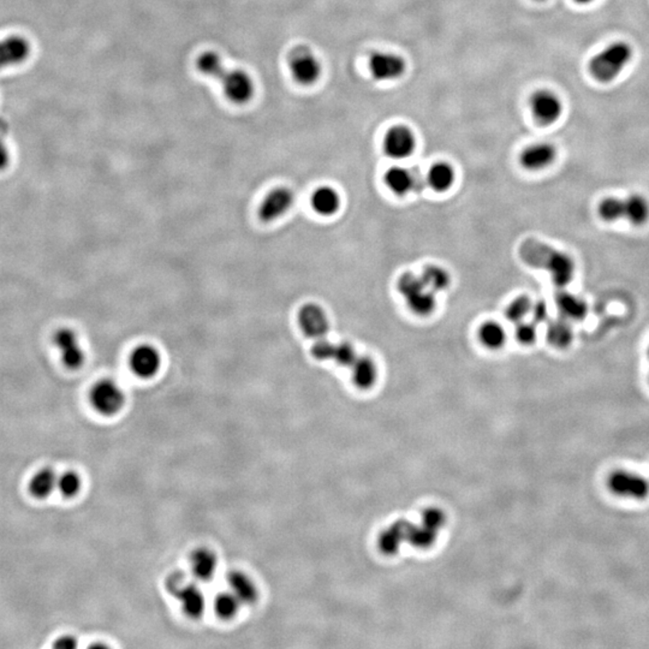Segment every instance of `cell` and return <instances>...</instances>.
Returning a JSON list of instances; mask_svg holds the SVG:
<instances>
[{
  "label": "cell",
  "mask_w": 649,
  "mask_h": 649,
  "mask_svg": "<svg viewBox=\"0 0 649 649\" xmlns=\"http://www.w3.org/2000/svg\"><path fill=\"white\" fill-rule=\"evenodd\" d=\"M370 70L375 81H395L407 70V63L401 55L390 52H377L370 59Z\"/></svg>",
  "instance_id": "10"
},
{
  "label": "cell",
  "mask_w": 649,
  "mask_h": 649,
  "mask_svg": "<svg viewBox=\"0 0 649 649\" xmlns=\"http://www.w3.org/2000/svg\"><path fill=\"white\" fill-rule=\"evenodd\" d=\"M455 183V171L450 163H436L427 175V184L434 191L444 193Z\"/></svg>",
  "instance_id": "25"
},
{
  "label": "cell",
  "mask_w": 649,
  "mask_h": 649,
  "mask_svg": "<svg viewBox=\"0 0 649 649\" xmlns=\"http://www.w3.org/2000/svg\"><path fill=\"white\" fill-rule=\"evenodd\" d=\"M532 302L527 296H521L506 308V318L513 323H520L532 311Z\"/></svg>",
  "instance_id": "34"
},
{
  "label": "cell",
  "mask_w": 649,
  "mask_h": 649,
  "mask_svg": "<svg viewBox=\"0 0 649 649\" xmlns=\"http://www.w3.org/2000/svg\"><path fill=\"white\" fill-rule=\"evenodd\" d=\"M631 58L633 48L629 43L617 41L605 47L603 51L593 57L589 63V70L598 81L608 83L622 74Z\"/></svg>",
  "instance_id": "2"
},
{
  "label": "cell",
  "mask_w": 649,
  "mask_h": 649,
  "mask_svg": "<svg viewBox=\"0 0 649 649\" xmlns=\"http://www.w3.org/2000/svg\"><path fill=\"white\" fill-rule=\"evenodd\" d=\"M626 215L624 219L635 226H641L649 220L648 200L640 194H633L624 198Z\"/></svg>",
  "instance_id": "23"
},
{
  "label": "cell",
  "mask_w": 649,
  "mask_h": 649,
  "mask_svg": "<svg viewBox=\"0 0 649 649\" xmlns=\"http://www.w3.org/2000/svg\"><path fill=\"white\" fill-rule=\"evenodd\" d=\"M405 299L412 311L420 316H427L436 309V297L427 286L412 292V295L407 296Z\"/></svg>",
  "instance_id": "26"
},
{
  "label": "cell",
  "mask_w": 649,
  "mask_h": 649,
  "mask_svg": "<svg viewBox=\"0 0 649 649\" xmlns=\"http://www.w3.org/2000/svg\"><path fill=\"white\" fill-rule=\"evenodd\" d=\"M161 365L159 351L152 345H141L130 356V367L137 377L148 379L156 375Z\"/></svg>",
  "instance_id": "16"
},
{
  "label": "cell",
  "mask_w": 649,
  "mask_h": 649,
  "mask_svg": "<svg viewBox=\"0 0 649 649\" xmlns=\"http://www.w3.org/2000/svg\"><path fill=\"white\" fill-rule=\"evenodd\" d=\"M191 572L200 581H210L218 568V558L210 548L195 549L191 557Z\"/></svg>",
  "instance_id": "18"
},
{
  "label": "cell",
  "mask_w": 649,
  "mask_h": 649,
  "mask_svg": "<svg viewBox=\"0 0 649 649\" xmlns=\"http://www.w3.org/2000/svg\"><path fill=\"white\" fill-rule=\"evenodd\" d=\"M81 478L75 471H65L58 476L57 490L63 497L73 498L81 490Z\"/></svg>",
  "instance_id": "33"
},
{
  "label": "cell",
  "mask_w": 649,
  "mask_h": 649,
  "mask_svg": "<svg viewBox=\"0 0 649 649\" xmlns=\"http://www.w3.org/2000/svg\"><path fill=\"white\" fill-rule=\"evenodd\" d=\"M198 70L203 75L212 78H220L225 73L226 69L222 63V59L217 52L207 51L200 55L198 59Z\"/></svg>",
  "instance_id": "30"
},
{
  "label": "cell",
  "mask_w": 649,
  "mask_h": 649,
  "mask_svg": "<svg viewBox=\"0 0 649 649\" xmlns=\"http://www.w3.org/2000/svg\"><path fill=\"white\" fill-rule=\"evenodd\" d=\"M168 589L182 606L184 613L191 618H198L203 616L206 606V600L203 591L191 582H186L179 575L168 579Z\"/></svg>",
  "instance_id": "3"
},
{
  "label": "cell",
  "mask_w": 649,
  "mask_h": 649,
  "mask_svg": "<svg viewBox=\"0 0 649 649\" xmlns=\"http://www.w3.org/2000/svg\"><path fill=\"white\" fill-rule=\"evenodd\" d=\"M227 584H229L230 591H232L236 598L241 601V604L250 605L257 600L259 591H257V584H254L253 579H250L247 574L242 572H230L227 575Z\"/></svg>",
  "instance_id": "19"
},
{
  "label": "cell",
  "mask_w": 649,
  "mask_h": 649,
  "mask_svg": "<svg viewBox=\"0 0 649 649\" xmlns=\"http://www.w3.org/2000/svg\"><path fill=\"white\" fill-rule=\"evenodd\" d=\"M11 163V152L8 144L0 140V171H4Z\"/></svg>",
  "instance_id": "40"
},
{
  "label": "cell",
  "mask_w": 649,
  "mask_h": 649,
  "mask_svg": "<svg viewBox=\"0 0 649 649\" xmlns=\"http://www.w3.org/2000/svg\"><path fill=\"white\" fill-rule=\"evenodd\" d=\"M547 340L551 345L557 349H567L574 342V330L572 323L567 319L553 320L548 323Z\"/></svg>",
  "instance_id": "22"
},
{
  "label": "cell",
  "mask_w": 649,
  "mask_h": 649,
  "mask_svg": "<svg viewBox=\"0 0 649 649\" xmlns=\"http://www.w3.org/2000/svg\"><path fill=\"white\" fill-rule=\"evenodd\" d=\"M576 1L579 3V4H588V3H591L593 0H576Z\"/></svg>",
  "instance_id": "42"
},
{
  "label": "cell",
  "mask_w": 649,
  "mask_h": 649,
  "mask_svg": "<svg viewBox=\"0 0 649 649\" xmlns=\"http://www.w3.org/2000/svg\"><path fill=\"white\" fill-rule=\"evenodd\" d=\"M648 356H649V346H648Z\"/></svg>",
  "instance_id": "43"
},
{
  "label": "cell",
  "mask_w": 649,
  "mask_h": 649,
  "mask_svg": "<svg viewBox=\"0 0 649 649\" xmlns=\"http://www.w3.org/2000/svg\"><path fill=\"white\" fill-rule=\"evenodd\" d=\"M386 186L395 194L403 196L414 189V170L393 166L385 173Z\"/></svg>",
  "instance_id": "21"
},
{
  "label": "cell",
  "mask_w": 649,
  "mask_h": 649,
  "mask_svg": "<svg viewBox=\"0 0 649 649\" xmlns=\"http://www.w3.org/2000/svg\"><path fill=\"white\" fill-rule=\"evenodd\" d=\"M242 604L232 591L220 593L214 599V611L222 619H230L237 614Z\"/></svg>",
  "instance_id": "32"
},
{
  "label": "cell",
  "mask_w": 649,
  "mask_h": 649,
  "mask_svg": "<svg viewBox=\"0 0 649 649\" xmlns=\"http://www.w3.org/2000/svg\"><path fill=\"white\" fill-rule=\"evenodd\" d=\"M335 350L336 344H332L330 340H327L323 337V338L316 339V342L311 348V354L316 360L326 361V360H333Z\"/></svg>",
  "instance_id": "37"
},
{
  "label": "cell",
  "mask_w": 649,
  "mask_h": 649,
  "mask_svg": "<svg viewBox=\"0 0 649 649\" xmlns=\"http://www.w3.org/2000/svg\"><path fill=\"white\" fill-rule=\"evenodd\" d=\"M518 254L522 261L532 269L547 271L558 288H565L574 280L575 261L569 254L553 248L552 245L535 238H527L520 245Z\"/></svg>",
  "instance_id": "1"
},
{
  "label": "cell",
  "mask_w": 649,
  "mask_h": 649,
  "mask_svg": "<svg viewBox=\"0 0 649 649\" xmlns=\"http://www.w3.org/2000/svg\"><path fill=\"white\" fill-rule=\"evenodd\" d=\"M77 638H75V636H71V635H65V636L59 638L55 642L53 647L57 649H75L77 648Z\"/></svg>",
  "instance_id": "41"
},
{
  "label": "cell",
  "mask_w": 649,
  "mask_h": 649,
  "mask_svg": "<svg viewBox=\"0 0 649 649\" xmlns=\"http://www.w3.org/2000/svg\"><path fill=\"white\" fill-rule=\"evenodd\" d=\"M58 476L55 471L50 468H45L38 471L29 481V492L33 497L38 499H45L57 488Z\"/></svg>",
  "instance_id": "24"
},
{
  "label": "cell",
  "mask_w": 649,
  "mask_h": 649,
  "mask_svg": "<svg viewBox=\"0 0 649 649\" xmlns=\"http://www.w3.org/2000/svg\"><path fill=\"white\" fill-rule=\"evenodd\" d=\"M292 77L299 85L311 86L321 76V63L307 47H299L289 58Z\"/></svg>",
  "instance_id": "5"
},
{
  "label": "cell",
  "mask_w": 649,
  "mask_h": 649,
  "mask_svg": "<svg viewBox=\"0 0 649 649\" xmlns=\"http://www.w3.org/2000/svg\"><path fill=\"white\" fill-rule=\"evenodd\" d=\"M424 288H426V284L422 278L415 276L412 273H405L398 280V290L404 297Z\"/></svg>",
  "instance_id": "35"
},
{
  "label": "cell",
  "mask_w": 649,
  "mask_h": 649,
  "mask_svg": "<svg viewBox=\"0 0 649 649\" xmlns=\"http://www.w3.org/2000/svg\"><path fill=\"white\" fill-rule=\"evenodd\" d=\"M299 326L309 338H323L328 332V319L323 308L316 304H306L299 313Z\"/></svg>",
  "instance_id": "14"
},
{
  "label": "cell",
  "mask_w": 649,
  "mask_h": 649,
  "mask_svg": "<svg viewBox=\"0 0 649 649\" xmlns=\"http://www.w3.org/2000/svg\"><path fill=\"white\" fill-rule=\"evenodd\" d=\"M294 203V194L288 188H277L266 195L259 208V215L264 222H273L284 215Z\"/></svg>",
  "instance_id": "13"
},
{
  "label": "cell",
  "mask_w": 649,
  "mask_h": 649,
  "mask_svg": "<svg viewBox=\"0 0 649 649\" xmlns=\"http://www.w3.org/2000/svg\"><path fill=\"white\" fill-rule=\"evenodd\" d=\"M530 313H532L534 323L537 325V323H546V320L548 319L547 304L544 301H537L535 304H532Z\"/></svg>",
  "instance_id": "39"
},
{
  "label": "cell",
  "mask_w": 649,
  "mask_h": 649,
  "mask_svg": "<svg viewBox=\"0 0 649 649\" xmlns=\"http://www.w3.org/2000/svg\"><path fill=\"white\" fill-rule=\"evenodd\" d=\"M31 53V41L26 36H9L0 39V71L20 65Z\"/></svg>",
  "instance_id": "12"
},
{
  "label": "cell",
  "mask_w": 649,
  "mask_h": 649,
  "mask_svg": "<svg viewBox=\"0 0 649 649\" xmlns=\"http://www.w3.org/2000/svg\"><path fill=\"white\" fill-rule=\"evenodd\" d=\"M424 284L431 291H443L450 285V276L445 269L438 266H427L424 267L422 276Z\"/></svg>",
  "instance_id": "31"
},
{
  "label": "cell",
  "mask_w": 649,
  "mask_h": 649,
  "mask_svg": "<svg viewBox=\"0 0 649 649\" xmlns=\"http://www.w3.org/2000/svg\"><path fill=\"white\" fill-rule=\"evenodd\" d=\"M356 354H355L354 348L348 344V343H340V344H337L336 345L335 356H333V360H335L337 363L342 365H353L354 362L356 361Z\"/></svg>",
  "instance_id": "38"
},
{
  "label": "cell",
  "mask_w": 649,
  "mask_h": 649,
  "mask_svg": "<svg viewBox=\"0 0 649 649\" xmlns=\"http://www.w3.org/2000/svg\"><path fill=\"white\" fill-rule=\"evenodd\" d=\"M353 367V379L355 384L362 389L373 386L377 379V368L374 362L368 358H356Z\"/></svg>",
  "instance_id": "27"
},
{
  "label": "cell",
  "mask_w": 649,
  "mask_h": 649,
  "mask_svg": "<svg viewBox=\"0 0 649 649\" xmlns=\"http://www.w3.org/2000/svg\"><path fill=\"white\" fill-rule=\"evenodd\" d=\"M532 116L540 124H552L559 119L563 112V104L552 90H541L530 97Z\"/></svg>",
  "instance_id": "9"
},
{
  "label": "cell",
  "mask_w": 649,
  "mask_h": 649,
  "mask_svg": "<svg viewBox=\"0 0 649 649\" xmlns=\"http://www.w3.org/2000/svg\"><path fill=\"white\" fill-rule=\"evenodd\" d=\"M416 147V139L412 129L396 125L389 129L384 139V151L392 159L401 160L412 156Z\"/></svg>",
  "instance_id": "11"
},
{
  "label": "cell",
  "mask_w": 649,
  "mask_h": 649,
  "mask_svg": "<svg viewBox=\"0 0 649 649\" xmlns=\"http://www.w3.org/2000/svg\"><path fill=\"white\" fill-rule=\"evenodd\" d=\"M340 198L337 191L331 187H320L311 196V207L320 215H333L339 210Z\"/></svg>",
  "instance_id": "20"
},
{
  "label": "cell",
  "mask_w": 649,
  "mask_h": 649,
  "mask_svg": "<svg viewBox=\"0 0 649 649\" xmlns=\"http://www.w3.org/2000/svg\"><path fill=\"white\" fill-rule=\"evenodd\" d=\"M516 338L522 345H532L537 338V323L525 321L517 323Z\"/></svg>",
  "instance_id": "36"
},
{
  "label": "cell",
  "mask_w": 649,
  "mask_h": 649,
  "mask_svg": "<svg viewBox=\"0 0 649 649\" xmlns=\"http://www.w3.org/2000/svg\"><path fill=\"white\" fill-rule=\"evenodd\" d=\"M557 149L547 142L530 144L523 149L520 156V163L528 171H540L548 168L556 160Z\"/></svg>",
  "instance_id": "15"
},
{
  "label": "cell",
  "mask_w": 649,
  "mask_h": 649,
  "mask_svg": "<svg viewBox=\"0 0 649 649\" xmlns=\"http://www.w3.org/2000/svg\"><path fill=\"white\" fill-rule=\"evenodd\" d=\"M607 486L612 493L629 499H645L649 494V481L642 475L633 471H614L608 478Z\"/></svg>",
  "instance_id": "8"
},
{
  "label": "cell",
  "mask_w": 649,
  "mask_h": 649,
  "mask_svg": "<svg viewBox=\"0 0 649 649\" xmlns=\"http://www.w3.org/2000/svg\"><path fill=\"white\" fill-rule=\"evenodd\" d=\"M222 83V92L230 102L243 105L252 100L255 93L253 78L248 73L241 69H226L219 78Z\"/></svg>",
  "instance_id": "7"
},
{
  "label": "cell",
  "mask_w": 649,
  "mask_h": 649,
  "mask_svg": "<svg viewBox=\"0 0 649 649\" xmlns=\"http://www.w3.org/2000/svg\"><path fill=\"white\" fill-rule=\"evenodd\" d=\"M478 336L483 345L488 349H500L506 343V333L502 325L494 321H488L482 325L478 331Z\"/></svg>",
  "instance_id": "29"
},
{
  "label": "cell",
  "mask_w": 649,
  "mask_h": 649,
  "mask_svg": "<svg viewBox=\"0 0 649 649\" xmlns=\"http://www.w3.org/2000/svg\"><path fill=\"white\" fill-rule=\"evenodd\" d=\"M52 342L58 350L63 365L69 370L81 368L86 361V353L82 348L78 335L69 327H62L55 331Z\"/></svg>",
  "instance_id": "6"
},
{
  "label": "cell",
  "mask_w": 649,
  "mask_h": 649,
  "mask_svg": "<svg viewBox=\"0 0 649 649\" xmlns=\"http://www.w3.org/2000/svg\"><path fill=\"white\" fill-rule=\"evenodd\" d=\"M596 212H598L599 218L603 219L604 222H618L621 219H624V215H626V203L623 198H614V196L604 198L599 203Z\"/></svg>",
  "instance_id": "28"
},
{
  "label": "cell",
  "mask_w": 649,
  "mask_h": 649,
  "mask_svg": "<svg viewBox=\"0 0 649 649\" xmlns=\"http://www.w3.org/2000/svg\"><path fill=\"white\" fill-rule=\"evenodd\" d=\"M90 401L97 412L111 416L121 412L125 403V395L116 381L104 379L97 381L90 390Z\"/></svg>",
  "instance_id": "4"
},
{
  "label": "cell",
  "mask_w": 649,
  "mask_h": 649,
  "mask_svg": "<svg viewBox=\"0 0 649 649\" xmlns=\"http://www.w3.org/2000/svg\"><path fill=\"white\" fill-rule=\"evenodd\" d=\"M556 306L560 315L569 321H579L586 318L588 313L587 304L579 296L565 290L557 292Z\"/></svg>",
  "instance_id": "17"
}]
</instances>
